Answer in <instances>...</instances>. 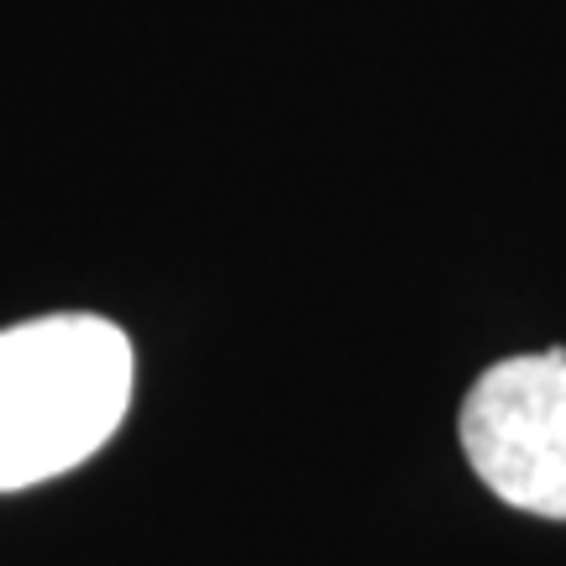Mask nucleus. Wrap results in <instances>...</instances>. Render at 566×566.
Listing matches in <instances>:
<instances>
[{"label": "nucleus", "mask_w": 566, "mask_h": 566, "mask_svg": "<svg viewBox=\"0 0 566 566\" xmlns=\"http://www.w3.org/2000/svg\"><path fill=\"white\" fill-rule=\"evenodd\" d=\"M132 399V346L101 315L0 331V493L95 457Z\"/></svg>", "instance_id": "nucleus-1"}, {"label": "nucleus", "mask_w": 566, "mask_h": 566, "mask_svg": "<svg viewBox=\"0 0 566 566\" xmlns=\"http://www.w3.org/2000/svg\"><path fill=\"white\" fill-rule=\"evenodd\" d=\"M462 451L509 509L566 520V346L488 367L462 405Z\"/></svg>", "instance_id": "nucleus-2"}]
</instances>
